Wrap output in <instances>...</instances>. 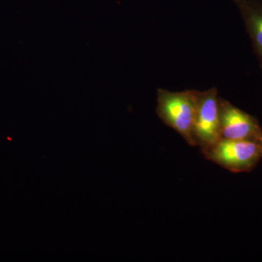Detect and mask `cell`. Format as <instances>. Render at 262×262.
Returning a JSON list of instances; mask_svg holds the SVG:
<instances>
[{
    "label": "cell",
    "instance_id": "cell-6",
    "mask_svg": "<svg viewBox=\"0 0 262 262\" xmlns=\"http://www.w3.org/2000/svg\"><path fill=\"white\" fill-rule=\"evenodd\" d=\"M259 142H260V144H261V149H262V139H261V140L259 141Z\"/></svg>",
    "mask_w": 262,
    "mask_h": 262
},
{
    "label": "cell",
    "instance_id": "cell-2",
    "mask_svg": "<svg viewBox=\"0 0 262 262\" xmlns=\"http://www.w3.org/2000/svg\"><path fill=\"white\" fill-rule=\"evenodd\" d=\"M207 159L232 172L247 170L257 162L262 153L259 141L222 139L203 151Z\"/></svg>",
    "mask_w": 262,
    "mask_h": 262
},
{
    "label": "cell",
    "instance_id": "cell-4",
    "mask_svg": "<svg viewBox=\"0 0 262 262\" xmlns=\"http://www.w3.org/2000/svg\"><path fill=\"white\" fill-rule=\"evenodd\" d=\"M219 116L222 139L257 141L262 139L256 120L222 98H219Z\"/></svg>",
    "mask_w": 262,
    "mask_h": 262
},
{
    "label": "cell",
    "instance_id": "cell-3",
    "mask_svg": "<svg viewBox=\"0 0 262 262\" xmlns=\"http://www.w3.org/2000/svg\"><path fill=\"white\" fill-rule=\"evenodd\" d=\"M193 135L196 145L201 148L203 152L222 139L216 89L198 91Z\"/></svg>",
    "mask_w": 262,
    "mask_h": 262
},
{
    "label": "cell",
    "instance_id": "cell-5",
    "mask_svg": "<svg viewBox=\"0 0 262 262\" xmlns=\"http://www.w3.org/2000/svg\"><path fill=\"white\" fill-rule=\"evenodd\" d=\"M242 15L253 47L262 58V1L234 0Z\"/></svg>",
    "mask_w": 262,
    "mask_h": 262
},
{
    "label": "cell",
    "instance_id": "cell-1",
    "mask_svg": "<svg viewBox=\"0 0 262 262\" xmlns=\"http://www.w3.org/2000/svg\"><path fill=\"white\" fill-rule=\"evenodd\" d=\"M198 91L171 92L158 90L157 114L162 121L178 132L191 146H196L193 135Z\"/></svg>",
    "mask_w": 262,
    "mask_h": 262
}]
</instances>
